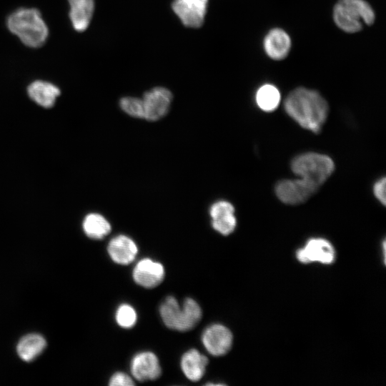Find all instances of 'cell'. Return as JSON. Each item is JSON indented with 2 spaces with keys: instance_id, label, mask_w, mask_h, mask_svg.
Wrapping results in <instances>:
<instances>
[{
  "instance_id": "obj_1",
  "label": "cell",
  "mask_w": 386,
  "mask_h": 386,
  "mask_svg": "<svg viewBox=\"0 0 386 386\" xmlns=\"http://www.w3.org/2000/svg\"><path fill=\"white\" fill-rule=\"evenodd\" d=\"M284 107L302 127L315 133L321 130L329 112L327 101L317 91L304 87L292 90L286 97Z\"/></svg>"
},
{
  "instance_id": "obj_2",
  "label": "cell",
  "mask_w": 386,
  "mask_h": 386,
  "mask_svg": "<svg viewBox=\"0 0 386 386\" xmlns=\"http://www.w3.org/2000/svg\"><path fill=\"white\" fill-rule=\"evenodd\" d=\"M7 26L25 45L33 48L42 46L49 34L46 23L35 9H17L8 17Z\"/></svg>"
},
{
  "instance_id": "obj_3",
  "label": "cell",
  "mask_w": 386,
  "mask_h": 386,
  "mask_svg": "<svg viewBox=\"0 0 386 386\" xmlns=\"http://www.w3.org/2000/svg\"><path fill=\"white\" fill-rule=\"evenodd\" d=\"M159 313L168 328L180 332L193 329L202 317V309L194 300L186 298L180 307L172 296L164 300L160 305Z\"/></svg>"
},
{
  "instance_id": "obj_4",
  "label": "cell",
  "mask_w": 386,
  "mask_h": 386,
  "mask_svg": "<svg viewBox=\"0 0 386 386\" xmlns=\"http://www.w3.org/2000/svg\"><path fill=\"white\" fill-rule=\"evenodd\" d=\"M336 25L347 33L360 31L363 25H372L375 12L365 0H338L333 10Z\"/></svg>"
},
{
  "instance_id": "obj_5",
  "label": "cell",
  "mask_w": 386,
  "mask_h": 386,
  "mask_svg": "<svg viewBox=\"0 0 386 386\" xmlns=\"http://www.w3.org/2000/svg\"><path fill=\"white\" fill-rule=\"evenodd\" d=\"M291 169L301 179L318 189L333 172L335 164L327 155L308 152L295 157Z\"/></svg>"
},
{
  "instance_id": "obj_6",
  "label": "cell",
  "mask_w": 386,
  "mask_h": 386,
  "mask_svg": "<svg viewBox=\"0 0 386 386\" xmlns=\"http://www.w3.org/2000/svg\"><path fill=\"white\" fill-rule=\"evenodd\" d=\"M318 189L301 179H283L275 186V194L283 203L296 205L305 202Z\"/></svg>"
},
{
  "instance_id": "obj_7",
  "label": "cell",
  "mask_w": 386,
  "mask_h": 386,
  "mask_svg": "<svg viewBox=\"0 0 386 386\" xmlns=\"http://www.w3.org/2000/svg\"><path fill=\"white\" fill-rule=\"evenodd\" d=\"M172 94L164 87H154L144 93L142 98L144 119L155 122L164 117L169 111Z\"/></svg>"
},
{
  "instance_id": "obj_8",
  "label": "cell",
  "mask_w": 386,
  "mask_h": 386,
  "mask_svg": "<svg viewBox=\"0 0 386 386\" xmlns=\"http://www.w3.org/2000/svg\"><path fill=\"white\" fill-rule=\"evenodd\" d=\"M208 0H174L172 8L187 27L199 28L204 21Z\"/></svg>"
},
{
  "instance_id": "obj_9",
  "label": "cell",
  "mask_w": 386,
  "mask_h": 386,
  "mask_svg": "<svg viewBox=\"0 0 386 386\" xmlns=\"http://www.w3.org/2000/svg\"><path fill=\"white\" fill-rule=\"evenodd\" d=\"M232 333L225 326L214 324L202 333V342L207 352L214 356L227 354L232 345Z\"/></svg>"
},
{
  "instance_id": "obj_10",
  "label": "cell",
  "mask_w": 386,
  "mask_h": 386,
  "mask_svg": "<svg viewBox=\"0 0 386 386\" xmlns=\"http://www.w3.org/2000/svg\"><path fill=\"white\" fill-rule=\"evenodd\" d=\"M297 259L307 264L318 262L330 264L335 260V252L332 244L323 238H312L307 241L305 246L297 251Z\"/></svg>"
},
{
  "instance_id": "obj_11",
  "label": "cell",
  "mask_w": 386,
  "mask_h": 386,
  "mask_svg": "<svg viewBox=\"0 0 386 386\" xmlns=\"http://www.w3.org/2000/svg\"><path fill=\"white\" fill-rule=\"evenodd\" d=\"M130 370L139 382L157 380L162 374L158 357L152 352L137 354L131 361Z\"/></svg>"
},
{
  "instance_id": "obj_12",
  "label": "cell",
  "mask_w": 386,
  "mask_h": 386,
  "mask_svg": "<svg viewBox=\"0 0 386 386\" xmlns=\"http://www.w3.org/2000/svg\"><path fill=\"white\" fill-rule=\"evenodd\" d=\"M164 266L151 259L144 258L137 262L132 276L134 282L144 288L158 286L164 277Z\"/></svg>"
},
{
  "instance_id": "obj_13",
  "label": "cell",
  "mask_w": 386,
  "mask_h": 386,
  "mask_svg": "<svg viewBox=\"0 0 386 386\" xmlns=\"http://www.w3.org/2000/svg\"><path fill=\"white\" fill-rule=\"evenodd\" d=\"M209 214L212 226L219 233L228 235L235 229L234 207L230 202L223 200L214 202L209 209Z\"/></svg>"
},
{
  "instance_id": "obj_14",
  "label": "cell",
  "mask_w": 386,
  "mask_h": 386,
  "mask_svg": "<svg viewBox=\"0 0 386 386\" xmlns=\"http://www.w3.org/2000/svg\"><path fill=\"white\" fill-rule=\"evenodd\" d=\"M107 252L114 262L127 265L134 261L138 252V248L130 237L120 234L110 240Z\"/></svg>"
},
{
  "instance_id": "obj_15",
  "label": "cell",
  "mask_w": 386,
  "mask_h": 386,
  "mask_svg": "<svg viewBox=\"0 0 386 386\" xmlns=\"http://www.w3.org/2000/svg\"><path fill=\"white\" fill-rule=\"evenodd\" d=\"M263 45L268 56L274 60H282L290 51L291 39L285 31L275 28L265 36Z\"/></svg>"
},
{
  "instance_id": "obj_16",
  "label": "cell",
  "mask_w": 386,
  "mask_h": 386,
  "mask_svg": "<svg viewBox=\"0 0 386 386\" xmlns=\"http://www.w3.org/2000/svg\"><path fill=\"white\" fill-rule=\"evenodd\" d=\"M209 363L207 357L196 349L187 351L181 359V368L184 375L192 382L200 380Z\"/></svg>"
},
{
  "instance_id": "obj_17",
  "label": "cell",
  "mask_w": 386,
  "mask_h": 386,
  "mask_svg": "<svg viewBox=\"0 0 386 386\" xmlns=\"http://www.w3.org/2000/svg\"><path fill=\"white\" fill-rule=\"evenodd\" d=\"M69 17L74 29L84 31L89 26L94 11V0H68Z\"/></svg>"
},
{
  "instance_id": "obj_18",
  "label": "cell",
  "mask_w": 386,
  "mask_h": 386,
  "mask_svg": "<svg viewBox=\"0 0 386 386\" xmlns=\"http://www.w3.org/2000/svg\"><path fill=\"white\" fill-rule=\"evenodd\" d=\"M27 91L33 101L45 108L52 107L60 94V90L56 86L41 80L33 81L28 86Z\"/></svg>"
},
{
  "instance_id": "obj_19",
  "label": "cell",
  "mask_w": 386,
  "mask_h": 386,
  "mask_svg": "<svg viewBox=\"0 0 386 386\" xmlns=\"http://www.w3.org/2000/svg\"><path fill=\"white\" fill-rule=\"evenodd\" d=\"M46 345V340L41 335L30 334L21 339L16 351L21 360L30 362L42 352Z\"/></svg>"
},
{
  "instance_id": "obj_20",
  "label": "cell",
  "mask_w": 386,
  "mask_h": 386,
  "mask_svg": "<svg viewBox=\"0 0 386 386\" xmlns=\"http://www.w3.org/2000/svg\"><path fill=\"white\" fill-rule=\"evenodd\" d=\"M83 229L89 237L100 239L109 234L111 224L102 214L91 213L84 219Z\"/></svg>"
},
{
  "instance_id": "obj_21",
  "label": "cell",
  "mask_w": 386,
  "mask_h": 386,
  "mask_svg": "<svg viewBox=\"0 0 386 386\" xmlns=\"http://www.w3.org/2000/svg\"><path fill=\"white\" fill-rule=\"evenodd\" d=\"M256 103L264 112L275 110L280 102L281 96L279 89L274 85L265 84L256 92Z\"/></svg>"
},
{
  "instance_id": "obj_22",
  "label": "cell",
  "mask_w": 386,
  "mask_h": 386,
  "mask_svg": "<svg viewBox=\"0 0 386 386\" xmlns=\"http://www.w3.org/2000/svg\"><path fill=\"white\" fill-rule=\"evenodd\" d=\"M121 109L132 117L144 118V112L142 99L133 96L123 97L119 101Z\"/></svg>"
},
{
  "instance_id": "obj_23",
  "label": "cell",
  "mask_w": 386,
  "mask_h": 386,
  "mask_svg": "<svg viewBox=\"0 0 386 386\" xmlns=\"http://www.w3.org/2000/svg\"><path fill=\"white\" fill-rule=\"evenodd\" d=\"M117 324L124 328H131L134 327L137 322V313L135 310L129 305H121L115 315Z\"/></svg>"
},
{
  "instance_id": "obj_24",
  "label": "cell",
  "mask_w": 386,
  "mask_h": 386,
  "mask_svg": "<svg viewBox=\"0 0 386 386\" xmlns=\"http://www.w3.org/2000/svg\"><path fill=\"white\" fill-rule=\"evenodd\" d=\"M109 385L110 386H131L134 385V382L126 373L117 372L111 377Z\"/></svg>"
},
{
  "instance_id": "obj_25",
  "label": "cell",
  "mask_w": 386,
  "mask_h": 386,
  "mask_svg": "<svg viewBox=\"0 0 386 386\" xmlns=\"http://www.w3.org/2000/svg\"><path fill=\"white\" fill-rule=\"evenodd\" d=\"M385 182V177H382L377 180L373 186V192L375 197L384 206H385L386 203Z\"/></svg>"
}]
</instances>
